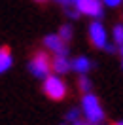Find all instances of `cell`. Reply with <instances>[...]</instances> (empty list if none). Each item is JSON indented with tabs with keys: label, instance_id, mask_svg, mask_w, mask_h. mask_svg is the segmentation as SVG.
Listing matches in <instances>:
<instances>
[{
	"label": "cell",
	"instance_id": "6da1fadb",
	"mask_svg": "<svg viewBox=\"0 0 123 125\" xmlns=\"http://www.w3.org/2000/svg\"><path fill=\"white\" fill-rule=\"evenodd\" d=\"M80 110H82V116L85 117V121L91 123V125H100L104 121V117H106L104 108H102L99 97L95 93H87V95L82 97V106H80Z\"/></svg>",
	"mask_w": 123,
	"mask_h": 125
},
{
	"label": "cell",
	"instance_id": "7a4b0ae2",
	"mask_svg": "<svg viewBox=\"0 0 123 125\" xmlns=\"http://www.w3.org/2000/svg\"><path fill=\"white\" fill-rule=\"evenodd\" d=\"M44 93L51 99V101H62L64 97H66V91H68V87L66 83L62 82L61 76H57V74H49L46 80H44Z\"/></svg>",
	"mask_w": 123,
	"mask_h": 125
},
{
	"label": "cell",
	"instance_id": "3957f363",
	"mask_svg": "<svg viewBox=\"0 0 123 125\" xmlns=\"http://www.w3.org/2000/svg\"><path fill=\"white\" fill-rule=\"evenodd\" d=\"M29 70L34 78L46 80L49 74H51V59L46 51H38L29 62Z\"/></svg>",
	"mask_w": 123,
	"mask_h": 125
},
{
	"label": "cell",
	"instance_id": "277c9868",
	"mask_svg": "<svg viewBox=\"0 0 123 125\" xmlns=\"http://www.w3.org/2000/svg\"><path fill=\"white\" fill-rule=\"evenodd\" d=\"M74 8L80 15H89L95 21H99L102 13H104V4L102 0H76Z\"/></svg>",
	"mask_w": 123,
	"mask_h": 125
},
{
	"label": "cell",
	"instance_id": "5b68a950",
	"mask_svg": "<svg viewBox=\"0 0 123 125\" xmlns=\"http://www.w3.org/2000/svg\"><path fill=\"white\" fill-rule=\"evenodd\" d=\"M89 40L95 47H100V49L108 46V32L100 21H93L89 25Z\"/></svg>",
	"mask_w": 123,
	"mask_h": 125
},
{
	"label": "cell",
	"instance_id": "8992f818",
	"mask_svg": "<svg viewBox=\"0 0 123 125\" xmlns=\"http://www.w3.org/2000/svg\"><path fill=\"white\" fill-rule=\"evenodd\" d=\"M44 46H46L47 51H51V53H55V55L68 57V46H66V42L61 40L59 34H47L46 38H44Z\"/></svg>",
	"mask_w": 123,
	"mask_h": 125
},
{
	"label": "cell",
	"instance_id": "52a82bcc",
	"mask_svg": "<svg viewBox=\"0 0 123 125\" xmlns=\"http://www.w3.org/2000/svg\"><path fill=\"white\" fill-rule=\"evenodd\" d=\"M70 70H72V66H70L68 57H64V55H55L53 59H51V72H53V74L64 76V74H68Z\"/></svg>",
	"mask_w": 123,
	"mask_h": 125
},
{
	"label": "cell",
	"instance_id": "ba28073f",
	"mask_svg": "<svg viewBox=\"0 0 123 125\" xmlns=\"http://www.w3.org/2000/svg\"><path fill=\"white\" fill-rule=\"evenodd\" d=\"M70 66H72V70L76 72V74L85 76V74L93 68V62H91L89 57H85V55H78V57H74V59L70 61Z\"/></svg>",
	"mask_w": 123,
	"mask_h": 125
},
{
	"label": "cell",
	"instance_id": "9c48e42d",
	"mask_svg": "<svg viewBox=\"0 0 123 125\" xmlns=\"http://www.w3.org/2000/svg\"><path fill=\"white\" fill-rule=\"evenodd\" d=\"M11 64H13L11 51H10L8 47H2V49H0V74L8 72L10 68H11Z\"/></svg>",
	"mask_w": 123,
	"mask_h": 125
},
{
	"label": "cell",
	"instance_id": "30bf717a",
	"mask_svg": "<svg viewBox=\"0 0 123 125\" xmlns=\"http://www.w3.org/2000/svg\"><path fill=\"white\" fill-rule=\"evenodd\" d=\"M64 119H66L64 123H68V125H76L78 121H82V110L76 108V106H74V108H70L68 112H66V117H64Z\"/></svg>",
	"mask_w": 123,
	"mask_h": 125
},
{
	"label": "cell",
	"instance_id": "8fae6325",
	"mask_svg": "<svg viewBox=\"0 0 123 125\" xmlns=\"http://www.w3.org/2000/svg\"><path fill=\"white\" fill-rule=\"evenodd\" d=\"M78 87H80V91L83 95L87 93H93V82L87 76H80V80H78Z\"/></svg>",
	"mask_w": 123,
	"mask_h": 125
},
{
	"label": "cell",
	"instance_id": "7c38bea8",
	"mask_svg": "<svg viewBox=\"0 0 123 125\" xmlns=\"http://www.w3.org/2000/svg\"><path fill=\"white\" fill-rule=\"evenodd\" d=\"M59 36H61L62 42H70L72 40V36H74V29L70 27V25H62L61 29H59V32H57Z\"/></svg>",
	"mask_w": 123,
	"mask_h": 125
},
{
	"label": "cell",
	"instance_id": "4fadbf2b",
	"mask_svg": "<svg viewBox=\"0 0 123 125\" xmlns=\"http://www.w3.org/2000/svg\"><path fill=\"white\" fill-rule=\"evenodd\" d=\"M112 38H114L115 46H123V25H115L114 31H112Z\"/></svg>",
	"mask_w": 123,
	"mask_h": 125
},
{
	"label": "cell",
	"instance_id": "5bb4252c",
	"mask_svg": "<svg viewBox=\"0 0 123 125\" xmlns=\"http://www.w3.org/2000/svg\"><path fill=\"white\" fill-rule=\"evenodd\" d=\"M102 4L108 6V8H117V6L123 4V0H102Z\"/></svg>",
	"mask_w": 123,
	"mask_h": 125
},
{
	"label": "cell",
	"instance_id": "9a60e30c",
	"mask_svg": "<svg viewBox=\"0 0 123 125\" xmlns=\"http://www.w3.org/2000/svg\"><path fill=\"white\" fill-rule=\"evenodd\" d=\"M66 15H68L70 19H78V15H80V13L76 11V8H66Z\"/></svg>",
	"mask_w": 123,
	"mask_h": 125
},
{
	"label": "cell",
	"instance_id": "2e32d148",
	"mask_svg": "<svg viewBox=\"0 0 123 125\" xmlns=\"http://www.w3.org/2000/svg\"><path fill=\"white\" fill-rule=\"evenodd\" d=\"M104 51H108V53H115L117 47H115V44H108V46L104 47Z\"/></svg>",
	"mask_w": 123,
	"mask_h": 125
},
{
	"label": "cell",
	"instance_id": "e0dca14e",
	"mask_svg": "<svg viewBox=\"0 0 123 125\" xmlns=\"http://www.w3.org/2000/svg\"><path fill=\"white\" fill-rule=\"evenodd\" d=\"M55 2H57V4H62L64 8H68V6H70V0H55Z\"/></svg>",
	"mask_w": 123,
	"mask_h": 125
},
{
	"label": "cell",
	"instance_id": "ac0fdd59",
	"mask_svg": "<svg viewBox=\"0 0 123 125\" xmlns=\"http://www.w3.org/2000/svg\"><path fill=\"white\" fill-rule=\"evenodd\" d=\"M115 47H117V53L123 57V46H115Z\"/></svg>",
	"mask_w": 123,
	"mask_h": 125
},
{
	"label": "cell",
	"instance_id": "d6986e66",
	"mask_svg": "<svg viewBox=\"0 0 123 125\" xmlns=\"http://www.w3.org/2000/svg\"><path fill=\"white\" fill-rule=\"evenodd\" d=\"M76 125H91V123H87V121H78Z\"/></svg>",
	"mask_w": 123,
	"mask_h": 125
},
{
	"label": "cell",
	"instance_id": "ffe728a7",
	"mask_svg": "<svg viewBox=\"0 0 123 125\" xmlns=\"http://www.w3.org/2000/svg\"><path fill=\"white\" fill-rule=\"evenodd\" d=\"M114 125H123V119H119V121H115Z\"/></svg>",
	"mask_w": 123,
	"mask_h": 125
},
{
	"label": "cell",
	"instance_id": "44dd1931",
	"mask_svg": "<svg viewBox=\"0 0 123 125\" xmlns=\"http://www.w3.org/2000/svg\"><path fill=\"white\" fill-rule=\"evenodd\" d=\"M121 68H123V57H121Z\"/></svg>",
	"mask_w": 123,
	"mask_h": 125
},
{
	"label": "cell",
	"instance_id": "7402d4cb",
	"mask_svg": "<svg viewBox=\"0 0 123 125\" xmlns=\"http://www.w3.org/2000/svg\"><path fill=\"white\" fill-rule=\"evenodd\" d=\"M74 2H76V0H70V4H74Z\"/></svg>",
	"mask_w": 123,
	"mask_h": 125
},
{
	"label": "cell",
	"instance_id": "603a6c76",
	"mask_svg": "<svg viewBox=\"0 0 123 125\" xmlns=\"http://www.w3.org/2000/svg\"><path fill=\"white\" fill-rule=\"evenodd\" d=\"M36 2H46V0H36Z\"/></svg>",
	"mask_w": 123,
	"mask_h": 125
},
{
	"label": "cell",
	"instance_id": "cb8c5ba5",
	"mask_svg": "<svg viewBox=\"0 0 123 125\" xmlns=\"http://www.w3.org/2000/svg\"><path fill=\"white\" fill-rule=\"evenodd\" d=\"M61 125H68V123H61Z\"/></svg>",
	"mask_w": 123,
	"mask_h": 125
}]
</instances>
